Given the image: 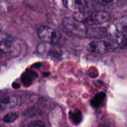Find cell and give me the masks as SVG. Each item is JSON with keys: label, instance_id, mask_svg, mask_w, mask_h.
Returning a JSON list of instances; mask_svg holds the SVG:
<instances>
[{"label": "cell", "instance_id": "9a60e30c", "mask_svg": "<svg viewBox=\"0 0 127 127\" xmlns=\"http://www.w3.org/2000/svg\"><path fill=\"white\" fill-rule=\"evenodd\" d=\"M119 48L121 50L127 49V34L124 37L122 42L121 45H120V47Z\"/></svg>", "mask_w": 127, "mask_h": 127}, {"label": "cell", "instance_id": "7a4b0ae2", "mask_svg": "<svg viewBox=\"0 0 127 127\" xmlns=\"http://www.w3.org/2000/svg\"><path fill=\"white\" fill-rule=\"evenodd\" d=\"M119 48V44L114 38L111 40L95 39L91 42L88 47V50L97 54H105Z\"/></svg>", "mask_w": 127, "mask_h": 127}, {"label": "cell", "instance_id": "277c9868", "mask_svg": "<svg viewBox=\"0 0 127 127\" xmlns=\"http://www.w3.org/2000/svg\"><path fill=\"white\" fill-rule=\"evenodd\" d=\"M63 24L66 29L72 34L81 37H87L89 28L74 17L65 18L63 20Z\"/></svg>", "mask_w": 127, "mask_h": 127}, {"label": "cell", "instance_id": "9c48e42d", "mask_svg": "<svg viewBox=\"0 0 127 127\" xmlns=\"http://www.w3.org/2000/svg\"><path fill=\"white\" fill-rule=\"evenodd\" d=\"M106 94L104 92H100V93H97L93 99L91 100L90 104L93 107L98 108L100 107L103 104L104 101Z\"/></svg>", "mask_w": 127, "mask_h": 127}, {"label": "cell", "instance_id": "30bf717a", "mask_svg": "<svg viewBox=\"0 0 127 127\" xmlns=\"http://www.w3.org/2000/svg\"><path fill=\"white\" fill-rule=\"evenodd\" d=\"M69 119L70 121L74 125H78L83 120V115L79 110H74L69 111Z\"/></svg>", "mask_w": 127, "mask_h": 127}, {"label": "cell", "instance_id": "8992f818", "mask_svg": "<svg viewBox=\"0 0 127 127\" xmlns=\"http://www.w3.org/2000/svg\"><path fill=\"white\" fill-rule=\"evenodd\" d=\"M19 97L12 94H6L0 97V110L13 109L21 104Z\"/></svg>", "mask_w": 127, "mask_h": 127}, {"label": "cell", "instance_id": "ba28073f", "mask_svg": "<svg viewBox=\"0 0 127 127\" xmlns=\"http://www.w3.org/2000/svg\"><path fill=\"white\" fill-rule=\"evenodd\" d=\"M108 34L107 30L103 27H92L89 28L86 37L100 39Z\"/></svg>", "mask_w": 127, "mask_h": 127}, {"label": "cell", "instance_id": "ac0fdd59", "mask_svg": "<svg viewBox=\"0 0 127 127\" xmlns=\"http://www.w3.org/2000/svg\"></svg>", "mask_w": 127, "mask_h": 127}, {"label": "cell", "instance_id": "4fadbf2b", "mask_svg": "<svg viewBox=\"0 0 127 127\" xmlns=\"http://www.w3.org/2000/svg\"><path fill=\"white\" fill-rule=\"evenodd\" d=\"M27 127H45L44 123L41 121H34L30 123L27 125Z\"/></svg>", "mask_w": 127, "mask_h": 127}, {"label": "cell", "instance_id": "5b68a950", "mask_svg": "<svg viewBox=\"0 0 127 127\" xmlns=\"http://www.w3.org/2000/svg\"><path fill=\"white\" fill-rule=\"evenodd\" d=\"M37 34L43 43L57 44L61 39L60 32L48 26H40L37 28Z\"/></svg>", "mask_w": 127, "mask_h": 127}, {"label": "cell", "instance_id": "2e32d148", "mask_svg": "<svg viewBox=\"0 0 127 127\" xmlns=\"http://www.w3.org/2000/svg\"><path fill=\"white\" fill-rule=\"evenodd\" d=\"M12 87H13L14 89H17V88H19L20 85L19 84H17V83H13V84H12Z\"/></svg>", "mask_w": 127, "mask_h": 127}, {"label": "cell", "instance_id": "3957f363", "mask_svg": "<svg viewBox=\"0 0 127 127\" xmlns=\"http://www.w3.org/2000/svg\"><path fill=\"white\" fill-rule=\"evenodd\" d=\"M108 35L120 43L123 37L127 34V16H124L113 22L107 30Z\"/></svg>", "mask_w": 127, "mask_h": 127}, {"label": "cell", "instance_id": "8fae6325", "mask_svg": "<svg viewBox=\"0 0 127 127\" xmlns=\"http://www.w3.org/2000/svg\"><path fill=\"white\" fill-rule=\"evenodd\" d=\"M35 76H37V74L35 72L31 70L26 71L21 76V81L24 83V84H30L32 83V81L35 78Z\"/></svg>", "mask_w": 127, "mask_h": 127}, {"label": "cell", "instance_id": "6da1fadb", "mask_svg": "<svg viewBox=\"0 0 127 127\" xmlns=\"http://www.w3.org/2000/svg\"><path fill=\"white\" fill-rule=\"evenodd\" d=\"M73 17L86 26H99L108 22L110 16L105 11H82L76 12Z\"/></svg>", "mask_w": 127, "mask_h": 127}, {"label": "cell", "instance_id": "52a82bcc", "mask_svg": "<svg viewBox=\"0 0 127 127\" xmlns=\"http://www.w3.org/2000/svg\"><path fill=\"white\" fill-rule=\"evenodd\" d=\"M63 4L71 10L77 12L85 11L88 7V2L86 0H63Z\"/></svg>", "mask_w": 127, "mask_h": 127}, {"label": "cell", "instance_id": "5bb4252c", "mask_svg": "<svg viewBox=\"0 0 127 127\" xmlns=\"http://www.w3.org/2000/svg\"><path fill=\"white\" fill-rule=\"evenodd\" d=\"M93 1H95L97 3L99 4L107 5L114 2V0H93Z\"/></svg>", "mask_w": 127, "mask_h": 127}, {"label": "cell", "instance_id": "7c38bea8", "mask_svg": "<svg viewBox=\"0 0 127 127\" xmlns=\"http://www.w3.org/2000/svg\"><path fill=\"white\" fill-rule=\"evenodd\" d=\"M19 117L18 113H11V114H6L2 119V121L6 124H11L16 121Z\"/></svg>", "mask_w": 127, "mask_h": 127}, {"label": "cell", "instance_id": "e0dca14e", "mask_svg": "<svg viewBox=\"0 0 127 127\" xmlns=\"http://www.w3.org/2000/svg\"><path fill=\"white\" fill-rule=\"evenodd\" d=\"M99 127H109L106 126V125H99Z\"/></svg>", "mask_w": 127, "mask_h": 127}]
</instances>
